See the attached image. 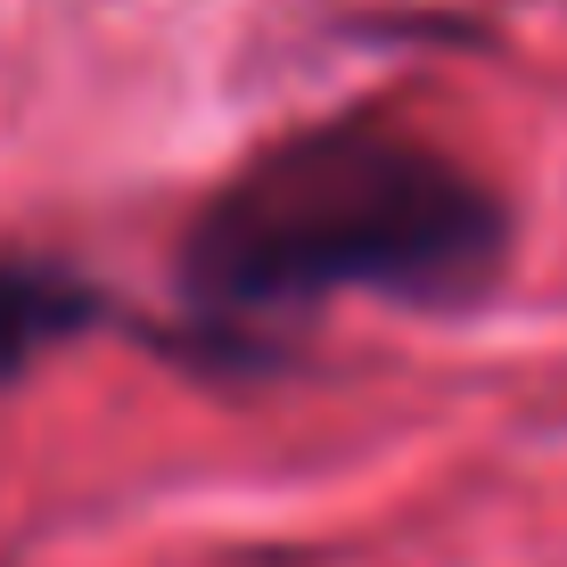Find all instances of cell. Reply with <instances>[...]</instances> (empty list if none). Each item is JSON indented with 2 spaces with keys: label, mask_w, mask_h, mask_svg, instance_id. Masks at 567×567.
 Masks as SVG:
<instances>
[{
  "label": "cell",
  "mask_w": 567,
  "mask_h": 567,
  "mask_svg": "<svg viewBox=\"0 0 567 567\" xmlns=\"http://www.w3.org/2000/svg\"><path fill=\"white\" fill-rule=\"evenodd\" d=\"M511 256L477 165L395 115H329L256 148L182 230V312L206 338L288 329L338 297L461 305Z\"/></svg>",
  "instance_id": "1"
},
{
  "label": "cell",
  "mask_w": 567,
  "mask_h": 567,
  "mask_svg": "<svg viewBox=\"0 0 567 567\" xmlns=\"http://www.w3.org/2000/svg\"><path fill=\"white\" fill-rule=\"evenodd\" d=\"M100 312H107V297L83 271L42 264V256H0V386L25 379L50 346L83 338Z\"/></svg>",
  "instance_id": "2"
}]
</instances>
